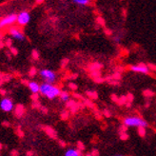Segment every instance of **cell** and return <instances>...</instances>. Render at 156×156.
Masks as SVG:
<instances>
[{
  "label": "cell",
  "mask_w": 156,
  "mask_h": 156,
  "mask_svg": "<svg viewBox=\"0 0 156 156\" xmlns=\"http://www.w3.org/2000/svg\"><path fill=\"white\" fill-rule=\"evenodd\" d=\"M39 92L49 99H54L57 96H60L61 90L60 88L55 86V85L45 83L44 82V83L40 85V92Z\"/></svg>",
  "instance_id": "obj_1"
},
{
  "label": "cell",
  "mask_w": 156,
  "mask_h": 156,
  "mask_svg": "<svg viewBox=\"0 0 156 156\" xmlns=\"http://www.w3.org/2000/svg\"><path fill=\"white\" fill-rule=\"evenodd\" d=\"M123 123L126 127H139V129H146L149 127V124L143 118L138 116H129L124 118Z\"/></svg>",
  "instance_id": "obj_2"
},
{
  "label": "cell",
  "mask_w": 156,
  "mask_h": 156,
  "mask_svg": "<svg viewBox=\"0 0 156 156\" xmlns=\"http://www.w3.org/2000/svg\"><path fill=\"white\" fill-rule=\"evenodd\" d=\"M39 75L44 80L45 83L53 84L56 81V73L52 70L42 69L39 70Z\"/></svg>",
  "instance_id": "obj_3"
},
{
  "label": "cell",
  "mask_w": 156,
  "mask_h": 156,
  "mask_svg": "<svg viewBox=\"0 0 156 156\" xmlns=\"http://www.w3.org/2000/svg\"><path fill=\"white\" fill-rule=\"evenodd\" d=\"M16 19H17V15L15 13H10L6 16L2 17L0 19V30L5 29V28H10L13 26V24L16 23Z\"/></svg>",
  "instance_id": "obj_4"
},
{
  "label": "cell",
  "mask_w": 156,
  "mask_h": 156,
  "mask_svg": "<svg viewBox=\"0 0 156 156\" xmlns=\"http://www.w3.org/2000/svg\"><path fill=\"white\" fill-rule=\"evenodd\" d=\"M31 20V15L28 11H22L17 15V19H16V22L19 26L24 27L29 23Z\"/></svg>",
  "instance_id": "obj_5"
},
{
  "label": "cell",
  "mask_w": 156,
  "mask_h": 156,
  "mask_svg": "<svg viewBox=\"0 0 156 156\" xmlns=\"http://www.w3.org/2000/svg\"><path fill=\"white\" fill-rule=\"evenodd\" d=\"M15 108L13 105V101L9 97H4L3 99H1L0 101V109L1 110H3L5 112H12Z\"/></svg>",
  "instance_id": "obj_6"
},
{
  "label": "cell",
  "mask_w": 156,
  "mask_h": 156,
  "mask_svg": "<svg viewBox=\"0 0 156 156\" xmlns=\"http://www.w3.org/2000/svg\"><path fill=\"white\" fill-rule=\"evenodd\" d=\"M9 33L13 36V38L16 39V40H18V41H24L25 38H26V36H25L24 33L16 27H11L9 29Z\"/></svg>",
  "instance_id": "obj_7"
},
{
  "label": "cell",
  "mask_w": 156,
  "mask_h": 156,
  "mask_svg": "<svg viewBox=\"0 0 156 156\" xmlns=\"http://www.w3.org/2000/svg\"><path fill=\"white\" fill-rule=\"evenodd\" d=\"M130 70L133 72H137V73H142V74H147L149 72V67L146 66L145 64H138V65H133L130 66Z\"/></svg>",
  "instance_id": "obj_8"
},
{
  "label": "cell",
  "mask_w": 156,
  "mask_h": 156,
  "mask_svg": "<svg viewBox=\"0 0 156 156\" xmlns=\"http://www.w3.org/2000/svg\"><path fill=\"white\" fill-rule=\"evenodd\" d=\"M28 88L33 94H37L40 92V85L35 81H30L28 83Z\"/></svg>",
  "instance_id": "obj_9"
},
{
  "label": "cell",
  "mask_w": 156,
  "mask_h": 156,
  "mask_svg": "<svg viewBox=\"0 0 156 156\" xmlns=\"http://www.w3.org/2000/svg\"><path fill=\"white\" fill-rule=\"evenodd\" d=\"M80 155H81L80 150L75 149H69L68 150H66L64 156H80Z\"/></svg>",
  "instance_id": "obj_10"
},
{
  "label": "cell",
  "mask_w": 156,
  "mask_h": 156,
  "mask_svg": "<svg viewBox=\"0 0 156 156\" xmlns=\"http://www.w3.org/2000/svg\"><path fill=\"white\" fill-rule=\"evenodd\" d=\"M25 109H24V107L22 106V105H18L17 107H16V110H15V115H17V116H22L23 115V113H24V110Z\"/></svg>",
  "instance_id": "obj_11"
},
{
  "label": "cell",
  "mask_w": 156,
  "mask_h": 156,
  "mask_svg": "<svg viewBox=\"0 0 156 156\" xmlns=\"http://www.w3.org/2000/svg\"><path fill=\"white\" fill-rule=\"evenodd\" d=\"M60 99L62 101L64 102H68L70 100V93L67 92H61V94H60Z\"/></svg>",
  "instance_id": "obj_12"
},
{
  "label": "cell",
  "mask_w": 156,
  "mask_h": 156,
  "mask_svg": "<svg viewBox=\"0 0 156 156\" xmlns=\"http://www.w3.org/2000/svg\"><path fill=\"white\" fill-rule=\"evenodd\" d=\"M73 3L76 4V5H79V6H86L90 3L89 0H74Z\"/></svg>",
  "instance_id": "obj_13"
},
{
  "label": "cell",
  "mask_w": 156,
  "mask_h": 156,
  "mask_svg": "<svg viewBox=\"0 0 156 156\" xmlns=\"http://www.w3.org/2000/svg\"><path fill=\"white\" fill-rule=\"evenodd\" d=\"M46 131L47 133L49 134L50 136H52V137H56V134H55V131L53 130L52 127H47V129H46Z\"/></svg>",
  "instance_id": "obj_14"
},
{
  "label": "cell",
  "mask_w": 156,
  "mask_h": 156,
  "mask_svg": "<svg viewBox=\"0 0 156 156\" xmlns=\"http://www.w3.org/2000/svg\"><path fill=\"white\" fill-rule=\"evenodd\" d=\"M32 55H33V59H35V60L39 59V52L36 50H33V52H32Z\"/></svg>",
  "instance_id": "obj_15"
},
{
  "label": "cell",
  "mask_w": 156,
  "mask_h": 156,
  "mask_svg": "<svg viewBox=\"0 0 156 156\" xmlns=\"http://www.w3.org/2000/svg\"><path fill=\"white\" fill-rule=\"evenodd\" d=\"M36 72H37V70L35 69V68H31V70H30V72H29V74H30V76H35V74H36Z\"/></svg>",
  "instance_id": "obj_16"
},
{
  "label": "cell",
  "mask_w": 156,
  "mask_h": 156,
  "mask_svg": "<svg viewBox=\"0 0 156 156\" xmlns=\"http://www.w3.org/2000/svg\"><path fill=\"white\" fill-rule=\"evenodd\" d=\"M10 52H11V53H12L13 55H17V53H18L17 49L15 48V47H11L10 48Z\"/></svg>",
  "instance_id": "obj_17"
},
{
  "label": "cell",
  "mask_w": 156,
  "mask_h": 156,
  "mask_svg": "<svg viewBox=\"0 0 156 156\" xmlns=\"http://www.w3.org/2000/svg\"><path fill=\"white\" fill-rule=\"evenodd\" d=\"M5 46H7L8 48H10L11 47H13V41H12V39H7L6 41H5Z\"/></svg>",
  "instance_id": "obj_18"
},
{
  "label": "cell",
  "mask_w": 156,
  "mask_h": 156,
  "mask_svg": "<svg viewBox=\"0 0 156 156\" xmlns=\"http://www.w3.org/2000/svg\"><path fill=\"white\" fill-rule=\"evenodd\" d=\"M18 154H19V152L16 149H13L12 151H11V155L12 156H18Z\"/></svg>",
  "instance_id": "obj_19"
},
{
  "label": "cell",
  "mask_w": 156,
  "mask_h": 156,
  "mask_svg": "<svg viewBox=\"0 0 156 156\" xmlns=\"http://www.w3.org/2000/svg\"><path fill=\"white\" fill-rule=\"evenodd\" d=\"M113 40H114V42H116V43H118V42H120V40H121V36H119V35L114 36V37H113Z\"/></svg>",
  "instance_id": "obj_20"
},
{
  "label": "cell",
  "mask_w": 156,
  "mask_h": 156,
  "mask_svg": "<svg viewBox=\"0 0 156 156\" xmlns=\"http://www.w3.org/2000/svg\"><path fill=\"white\" fill-rule=\"evenodd\" d=\"M32 99H33V100H35V102H37V100H38V94H33L32 95Z\"/></svg>",
  "instance_id": "obj_21"
},
{
  "label": "cell",
  "mask_w": 156,
  "mask_h": 156,
  "mask_svg": "<svg viewBox=\"0 0 156 156\" xmlns=\"http://www.w3.org/2000/svg\"><path fill=\"white\" fill-rule=\"evenodd\" d=\"M69 86H70V89H72V90H76V89H77V87H76V85H75V84L70 83Z\"/></svg>",
  "instance_id": "obj_22"
},
{
  "label": "cell",
  "mask_w": 156,
  "mask_h": 156,
  "mask_svg": "<svg viewBox=\"0 0 156 156\" xmlns=\"http://www.w3.org/2000/svg\"><path fill=\"white\" fill-rule=\"evenodd\" d=\"M2 124H3V126H5V127H10V123H9V122H6V121H5V122H3Z\"/></svg>",
  "instance_id": "obj_23"
},
{
  "label": "cell",
  "mask_w": 156,
  "mask_h": 156,
  "mask_svg": "<svg viewBox=\"0 0 156 156\" xmlns=\"http://www.w3.org/2000/svg\"><path fill=\"white\" fill-rule=\"evenodd\" d=\"M0 93H1V95H5L6 94V92L4 90H0Z\"/></svg>",
  "instance_id": "obj_24"
},
{
  "label": "cell",
  "mask_w": 156,
  "mask_h": 156,
  "mask_svg": "<svg viewBox=\"0 0 156 156\" xmlns=\"http://www.w3.org/2000/svg\"><path fill=\"white\" fill-rule=\"evenodd\" d=\"M4 46H5V43H3L2 41H0V49H1V48H3Z\"/></svg>",
  "instance_id": "obj_25"
},
{
  "label": "cell",
  "mask_w": 156,
  "mask_h": 156,
  "mask_svg": "<svg viewBox=\"0 0 156 156\" xmlns=\"http://www.w3.org/2000/svg\"><path fill=\"white\" fill-rule=\"evenodd\" d=\"M33 151H28L27 152V156H33Z\"/></svg>",
  "instance_id": "obj_26"
},
{
  "label": "cell",
  "mask_w": 156,
  "mask_h": 156,
  "mask_svg": "<svg viewBox=\"0 0 156 156\" xmlns=\"http://www.w3.org/2000/svg\"><path fill=\"white\" fill-rule=\"evenodd\" d=\"M60 145H61V146H65V143H64V142H60Z\"/></svg>",
  "instance_id": "obj_27"
},
{
  "label": "cell",
  "mask_w": 156,
  "mask_h": 156,
  "mask_svg": "<svg viewBox=\"0 0 156 156\" xmlns=\"http://www.w3.org/2000/svg\"><path fill=\"white\" fill-rule=\"evenodd\" d=\"M2 147H3V145H2L1 143H0V150L2 149Z\"/></svg>",
  "instance_id": "obj_28"
},
{
  "label": "cell",
  "mask_w": 156,
  "mask_h": 156,
  "mask_svg": "<svg viewBox=\"0 0 156 156\" xmlns=\"http://www.w3.org/2000/svg\"><path fill=\"white\" fill-rule=\"evenodd\" d=\"M115 156H123V155H115Z\"/></svg>",
  "instance_id": "obj_29"
}]
</instances>
